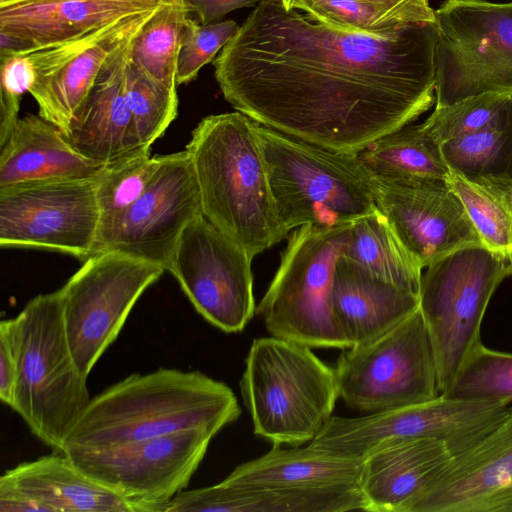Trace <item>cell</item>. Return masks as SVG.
<instances>
[{
  "instance_id": "1",
  "label": "cell",
  "mask_w": 512,
  "mask_h": 512,
  "mask_svg": "<svg viewBox=\"0 0 512 512\" xmlns=\"http://www.w3.org/2000/svg\"><path fill=\"white\" fill-rule=\"evenodd\" d=\"M435 22L344 32L260 0L213 61L228 103L255 122L358 153L436 102Z\"/></svg>"
},
{
  "instance_id": "2",
  "label": "cell",
  "mask_w": 512,
  "mask_h": 512,
  "mask_svg": "<svg viewBox=\"0 0 512 512\" xmlns=\"http://www.w3.org/2000/svg\"><path fill=\"white\" fill-rule=\"evenodd\" d=\"M240 414L237 397L225 383L197 370L161 367L129 375L91 398L63 453L187 429L218 433Z\"/></svg>"
},
{
  "instance_id": "3",
  "label": "cell",
  "mask_w": 512,
  "mask_h": 512,
  "mask_svg": "<svg viewBox=\"0 0 512 512\" xmlns=\"http://www.w3.org/2000/svg\"><path fill=\"white\" fill-rule=\"evenodd\" d=\"M203 216L252 258L279 243L276 212L256 122L236 111L204 117L185 149Z\"/></svg>"
},
{
  "instance_id": "4",
  "label": "cell",
  "mask_w": 512,
  "mask_h": 512,
  "mask_svg": "<svg viewBox=\"0 0 512 512\" xmlns=\"http://www.w3.org/2000/svg\"><path fill=\"white\" fill-rule=\"evenodd\" d=\"M0 324L18 361L11 408L41 442L63 453L91 397L68 344L59 290L37 295Z\"/></svg>"
},
{
  "instance_id": "5",
  "label": "cell",
  "mask_w": 512,
  "mask_h": 512,
  "mask_svg": "<svg viewBox=\"0 0 512 512\" xmlns=\"http://www.w3.org/2000/svg\"><path fill=\"white\" fill-rule=\"evenodd\" d=\"M256 133L286 235L304 225L352 223L376 209L372 175L357 153L315 145L257 122Z\"/></svg>"
},
{
  "instance_id": "6",
  "label": "cell",
  "mask_w": 512,
  "mask_h": 512,
  "mask_svg": "<svg viewBox=\"0 0 512 512\" xmlns=\"http://www.w3.org/2000/svg\"><path fill=\"white\" fill-rule=\"evenodd\" d=\"M240 390L254 433L277 446L311 442L339 397L334 368L310 347L274 336L253 340Z\"/></svg>"
},
{
  "instance_id": "7",
  "label": "cell",
  "mask_w": 512,
  "mask_h": 512,
  "mask_svg": "<svg viewBox=\"0 0 512 512\" xmlns=\"http://www.w3.org/2000/svg\"><path fill=\"white\" fill-rule=\"evenodd\" d=\"M351 223L294 229L256 312L271 336L310 348H350L332 312L335 267Z\"/></svg>"
},
{
  "instance_id": "8",
  "label": "cell",
  "mask_w": 512,
  "mask_h": 512,
  "mask_svg": "<svg viewBox=\"0 0 512 512\" xmlns=\"http://www.w3.org/2000/svg\"><path fill=\"white\" fill-rule=\"evenodd\" d=\"M419 310L432 343L440 394L482 344L481 324L499 284L512 274L508 255L483 244L455 250L425 267Z\"/></svg>"
},
{
  "instance_id": "9",
  "label": "cell",
  "mask_w": 512,
  "mask_h": 512,
  "mask_svg": "<svg viewBox=\"0 0 512 512\" xmlns=\"http://www.w3.org/2000/svg\"><path fill=\"white\" fill-rule=\"evenodd\" d=\"M435 24L436 107L512 93V2L444 0Z\"/></svg>"
},
{
  "instance_id": "10",
  "label": "cell",
  "mask_w": 512,
  "mask_h": 512,
  "mask_svg": "<svg viewBox=\"0 0 512 512\" xmlns=\"http://www.w3.org/2000/svg\"><path fill=\"white\" fill-rule=\"evenodd\" d=\"M334 369L339 397L361 412L440 395L434 351L419 309L381 337L346 348Z\"/></svg>"
},
{
  "instance_id": "11",
  "label": "cell",
  "mask_w": 512,
  "mask_h": 512,
  "mask_svg": "<svg viewBox=\"0 0 512 512\" xmlns=\"http://www.w3.org/2000/svg\"><path fill=\"white\" fill-rule=\"evenodd\" d=\"M164 271L120 251H102L84 261L59 289L68 344L84 377L118 337L140 296Z\"/></svg>"
},
{
  "instance_id": "12",
  "label": "cell",
  "mask_w": 512,
  "mask_h": 512,
  "mask_svg": "<svg viewBox=\"0 0 512 512\" xmlns=\"http://www.w3.org/2000/svg\"><path fill=\"white\" fill-rule=\"evenodd\" d=\"M509 405L446 397L372 412L360 417L332 416L312 446L356 458L398 440L433 438L455 456L478 442L505 415Z\"/></svg>"
},
{
  "instance_id": "13",
  "label": "cell",
  "mask_w": 512,
  "mask_h": 512,
  "mask_svg": "<svg viewBox=\"0 0 512 512\" xmlns=\"http://www.w3.org/2000/svg\"><path fill=\"white\" fill-rule=\"evenodd\" d=\"M217 433L206 428L64 454L92 479L115 492L136 512H161L188 487Z\"/></svg>"
},
{
  "instance_id": "14",
  "label": "cell",
  "mask_w": 512,
  "mask_h": 512,
  "mask_svg": "<svg viewBox=\"0 0 512 512\" xmlns=\"http://www.w3.org/2000/svg\"><path fill=\"white\" fill-rule=\"evenodd\" d=\"M96 179L29 183L0 189V245L41 248L83 262L100 228Z\"/></svg>"
},
{
  "instance_id": "15",
  "label": "cell",
  "mask_w": 512,
  "mask_h": 512,
  "mask_svg": "<svg viewBox=\"0 0 512 512\" xmlns=\"http://www.w3.org/2000/svg\"><path fill=\"white\" fill-rule=\"evenodd\" d=\"M252 259L202 215L183 230L166 270L207 322L237 333L256 312Z\"/></svg>"
},
{
  "instance_id": "16",
  "label": "cell",
  "mask_w": 512,
  "mask_h": 512,
  "mask_svg": "<svg viewBox=\"0 0 512 512\" xmlns=\"http://www.w3.org/2000/svg\"><path fill=\"white\" fill-rule=\"evenodd\" d=\"M202 215L200 192L188 152L161 155L142 195L99 228L95 253L116 250L166 270L183 230Z\"/></svg>"
},
{
  "instance_id": "17",
  "label": "cell",
  "mask_w": 512,
  "mask_h": 512,
  "mask_svg": "<svg viewBox=\"0 0 512 512\" xmlns=\"http://www.w3.org/2000/svg\"><path fill=\"white\" fill-rule=\"evenodd\" d=\"M164 5L118 17L25 54L35 69L29 93L38 105L39 116L65 133L107 61Z\"/></svg>"
},
{
  "instance_id": "18",
  "label": "cell",
  "mask_w": 512,
  "mask_h": 512,
  "mask_svg": "<svg viewBox=\"0 0 512 512\" xmlns=\"http://www.w3.org/2000/svg\"><path fill=\"white\" fill-rule=\"evenodd\" d=\"M372 190L376 208L423 268L455 250L483 244L447 180L372 175Z\"/></svg>"
},
{
  "instance_id": "19",
  "label": "cell",
  "mask_w": 512,
  "mask_h": 512,
  "mask_svg": "<svg viewBox=\"0 0 512 512\" xmlns=\"http://www.w3.org/2000/svg\"><path fill=\"white\" fill-rule=\"evenodd\" d=\"M411 512H512V406L478 442L453 457Z\"/></svg>"
},
{
  "instance_id": "20",
  "label": "cell",
  "mask_w": 512,
  "mask_h": 512,
  "mask_svg": "<svg viewBox=\"0 0 512 512\" xmlns=\"http://www.w3.org/2000/svg\"><path fill=\"white\" fill-rule=\"evenodd\" d=\"M137 35L107 61L84 105L63 133L80 154L105 166L150 155L138 136L124 91Z\"/></svg>"
},
{
  "instance_id": "21",
  "label": "cell",
  "mask_w": 512,
  "mask_h": 512,
  "mask_svg": "<svg viewBox=\"0 0 512 512\" xmlns=\"http://www.w3.org/2000/svg\"><path fill=\"white\" fill-rule=\"evenodd\" d=\"M454 455L433 438L393 441L363 458L359 487L370 512H411Z\"/></svg>"
},
{
  "instance_id": "22",
  "label": "cell",
  "mask_w": 512,
  "mask_h": 512,
  "mask_svg": "<svg viewBox=\"0 0 512 512\" xmlns=\"http://www.w3.org/2000/svg\"><path fill=\"white\" fill-rule=\"evenodd\" d=\"M368 511L359 485L254 487L219 482L183 490L161 512H346Z\"/></svg>"
},
{
  "instance_id": "23",
  "label": "cell",
  "mask_w": 512,
  "mask_h": 512,
  "mask_svg": "<svg viewBox=\"0 0 512 512\" xmlns=\"http://www.w3.org/2000/svg\"><path fill=\"white\" fill-rule=\"evenodd\" d=\"M419 309L416 292L382 281L343 255L332 284V312L350 347L367 344Z\"/></svg>"
},
{
  "instance_id": "24",
  "label": "cell",
  "mask_w": 512,
  "mask_h": 512,
  "mask_svg": "<svg viewBox=\"0 0 512 512\" xmlns=\"http://www.w3.org/2000/svg\"><path fill=\"white\" fill-rule=\"evenodd\" d=\"M0 148V189L97 179L109 167L84 157L57 126L39 115L19 118Z\"/></svg>"
},
{
  "instance_id": "25",
  "label": "cell",
  "mask_w": 512,
  "mask_h": 512,
  "mask_svg": "<svg viewBox=\"0 0 512 512\" xmlns=\"http://www.w3.org/2000/svg\"><path fill=\"white\" fill-rule=\"evenodd\" d=\"M0 484L17 489L45 512H136L130 502L92 479L64 453L20 463L1 475Z\"/></svg>"
},
{
  "instance_id": "26",
  "label": "cell",
  "mask_w": 512,
  "mask_h": 512,
  "mask_svg": "<svg viewBox=\"0 0 512 512\" xmlns=\"http://www.w3.org/2000/svg\"><path fill=\"white\" fill-rule=\"evenodd\" d=\"M155 6L104 0H19L0 6V30L30 42L34 51Z\"/></svg>"
},
{
  "instance_id": "27",
  "label": "cell",
  "mask_w": 512,
  "mask_h": 512,
  "mask_svg": "<svg viewBox=\"0 0 512 512\" xmlns=\"http://www.w3.org/2000/svg\"><path fill=\"white\" fill-rule=\"evenodd\" d=\"M363 458L307 447L282 449L237 466L222 482L254 487H330L359 485Z\"/></svg>"
},
{
  "instance_id": "28",
  "label": "cell",
  "mask_w": 512,
  "mask_h": 512,
  "mask_svg": "<svg viewBox=\"0 0 512 512\" xmlns=\"http://www.w3.org/2000/svg\"><path fill=\"white\" fill-rule=\"evenodd\" d=\"M453 173L493 190L512 191V103L484 128L441 144Z\"/></svg>"
},
{
  "instance_id": "29",
  "label": "cell",
  "mask_w": 512,
  "mask_h": 512,
  "mask_svg": "<svg viewBox=\"0 0 512 512\" xmlns=\"http://www.w3.org/2000/svg\"><path fill=\"white\" fill-rule=\"evenodd\" d=\"M357 154L368 171L381 178L447 180L450 173L441 145L422 123L387 133Z\"/></svg>"
},
{
  "instance_id": "30",
  "label": "cell",
  "mask_w": 512,
  "mask_h": 512,
  "mask_svg": "<svg viewBox=\"0 0 512 512\" xmlns=\"http://www.w3.org/2000/svg\"><path fill=\"white\" fill-rule=\"evenodd\" d=\"M343 256L382 281L419 293L423 267L377 208L351 223Z\"/></svg>"
},
{
  "instance_id": "31",
  "label": "cell",
  "mask_w": 512,
  "mask_h": 512,
  "mask_svg": "<svg viewBox=\"0 0 512 512\" xmlns=\"http://www.w3.org/2000/svg\"><path fill=\"white\" fill-rule=\"evenodd\" d=\"M184 0L165 4L136 36L131 63L155 81L177 89V63L189 14Z\"/></svg>"
},
{
  "instance_id": "32",
  "label": "cell",
  "mask_w": 512,
  "mask_h": 512,
  "mask_svg": "<svg viewBox=\"0 0 512 512\" xmlns=\"http://www.w3.org/2000/svg\"><path fill=\"white\" fill-rule=\"evenodd\" d=\"M447 182L461 200L483 245L512 254V206L509 194L471 182L450 171Z\"/></svg>"
},
{
  "instance_id": "33",
  "label": "cell",
  "mask_w": 512,
  "mask_h": 512,
  "mask_svg": "<svg viewBox=\"0 0 512 512\" xmlns=\"http://www.w3.org/2000/svg\"><path fill=\"white\" fill-rule=\"evenodd\" d=\"M442 395L509 405L512 402V353L480 344Z\"/></svg>"
},
{
  "instance_id": "34",
  "label": "cell",
  "mask_w": 512,
  "mask_h": 512,
  "mask_svg": "<svg viewBox=\"0 0 512 512\" xmlns=\"http://www.w3.org/2000/svg\"><path fill=\"white\" fill-rule=\"evenodd\" d=\"M124 91L138 136L143 146L150 150L177 117V89L155 81L130 60Z\"/></svg>"
},
{
  "instance_id": "35",
  "label": "cell",
  "mask_w": 512,
  "mask_h": 512,
  "mask_svg": "<svg viewBox=\"0 0 512 512\" xmlns=\"http://www.w3.org/2000/svg\"><path fill=\"white\" fill-rule=\"evenodd\" d=\"M512 103V93H487L445 107H435L422 123L442 143L474 133L495 120Z\"/></svg>"
},
{
  "instance_id": "36",
  "label": "cell",
  "mask_w": 512,
  "mask_h": 512,
  "mask_svg": "<svg viewBox=\"0 0 512 512\" xmlns=\"http://www.w3.org/2000/svg\"><path fill=\"white\" fill-rule=\"evenodd\" d=\"M161 161V155L141 156L109 166L96 179L100 227L129 208L145 191Z\"/></svg>"
},
{
  "instance_id": "37",
  "label": "cell",
  "mask_w": 512,
  "mask_h": 512,
  "mask_svg": "<svg viewBox=\"0 0 512 512\" xmlns=\"http://www.w3.org/2000/svg\"><path fill=\"white\" fill-rule=\"evenodd\" d=\"M238 28L233 20L201 24L187 17L177 63V84L193 81L206 64L214 61Z\"/></svg>"
},
{
  "instance_id": "38",
  "label": "cell",
  "mask_w": 512,
  "mask_h": 512,
  "mask_svg": "<svg viewBox=\"0 0 512 512\" xmlns=\"http://www.w3.org/2000/svg\"><path fill=\"white\" fill-rule=\"evenodd\" d=\"M298 10L313 21L344 32L382 34L401 26L359 0H306Z\"/></svg>"
},
{
  "instance_id": "39",
  "label": "cell",
  "mask_w": 512,
  "mask_h": 512,
  "mask_svg": "<svg viewBox=\"0 0 512 512\" xmlns=\"http://www.w3.org/2000/svg\"><path fill=\"white\" fill-rule=\"evenodd\" d=\"M35 69L26 55L1 61L0 144L19 119L20 101L35 81Z\"/></svg>"
},
{
  "instance_id": "40",
  "label": "cell",
  "mask_w": 512,
  "mask_h": 512,
  "mask_svg": "<svg viewBox=\"0 0 512 512\" xmlns=\"http://www.w3.org/2000/svg\"><path fill=\"white\" fill-rule=\"evenodd\" d=\"M379 15L397 24L435 22V10L429 0H359Z\"/></svg>"
},
{
  "instance_id": "41",
  "label": "cell",
  "mask_w": 512,
  "mask_h": 512,
  "mask_svg": "<svg viewBox=\"0 0 512 512\" xmlns=\"http://www.w3.org/2000/svg\"><path fill=\"white\" fill-rule=\"evenodd\" d=\"M18 377V361L11 338L0 324V400L11 408Z\"/></svg>"
},
{
  "instance_id": "42",
  "label": "cell",
  "mask_w": 512,
  "mask_h": 512,
  "mask_svg": "<svg viewBox=\"0 0 512 512\" xmlns=\"http://www.w3.org/2000/svg\"><path fill=\"white\" fill-rule=\"evenodd\" d=\"M260 0H184L189 12H193L201 24L222 19L229 12L252 6Z\"/></svg>"
},
{
  "instance_id": "43",
  "label": "cell",
  "mask_w": 512,
  "mask_h": 512,
  "mask_svg": "<svg viewBox=\"0 0 512 512\" xmlns=\"http://www.w3.org/2000/svg\"><path fill=\"white\" fill-rule=\"evenodd\" d=\"M0 512H45V510L17 489L0 484Z\"/></svg>"
},
{
  "instance_id": "44",
  "label": "cell",
  "mask_w": 512,
  "mask_h": 512,
  "mask_svg": "<svg viewBox=\"0 0 512 512\" xmlns=\"http://www.w3.org/2000/svg\"><path fill=\"white\" fill-rule=\"evenodd\" d=\"M104 1H113V2H122V3H139L144 5H159V4H165L177 0H104Z\"/></svg>"
},
{
  "instance_id": "45",
  "label": "cell",
  "mask_w": 512,
  "mask_h": 512,
  "mask_svg": "<svg viewBox=\"0 0 512 512\" xmlns=\"http://www.w3.org/2000/svg\"><path fill=\"white\" fill-rule=\"evenodd\" d=\"M306 0H281L282 5L286 10L296 9L298 10L300 5Z\"/></svg>"
},
{
  "instance_id": "46",
  "label": "cell",
  "mask_w": 512,
  "mask_h": 512,
  "mask_svg": "<svg viewBox=\"0 0 512 512\" xmlns=\"http://www.w3.org/2000/svg\"><path fill=\"white\" fill-rule=\"evenodd\" d=\"M15 1H19V0H0V6L15 2Z\"/></svg>"
},
{
  "instance_id": "47",
  "label": "cell",
  "mask_w": 512,
  "mask_h": 512,
  "mask_svg": "<svg viewBox=\"0 0 512 512\" xmlns=\"http://www.w3.org/2000/svg\"><path fill=\"white\" fill-rule=\"evenodd\" d=\"M509 201H510V204H511V206H512V191H511V193L509 194Z\"/></svg>"
},
{
  "instance_id": "48",
  "label": "cell",
  "mask_w": 512,
  "mask_h": 512,
  "mask_svg": "<svg viewBox=\"0 0 512 512\" xmlns=\"http://www.w3.org/2000/svg\"><path fill=\"white\" fill-rule=\"evenodd\" d=\"M511 263H512V254L510 255Z\"/></svg>"
}]
</instances>
